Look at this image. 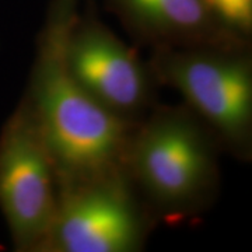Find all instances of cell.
<instances>
[{
  "label": "cell",
  "mask_w": 252,
  "mask_h": 252,
  "mask_svg": "<svg viewBox=\"0 0 252 252\" xmlns=\"http://www.w3.org/2000/svg\"><path fill=\"white\" fill-rule=\"evenodd\" d=\"M80 9L81 0L49 1L23 95L51 153L58 185L124 167L136 126L101 107L66 64V36Z\"/></svg>",
  "instance_id": "cell-1"
},
{
  "label": "cell",
  "mask_w": 252,
  "mask_h": 252,
  "mask_svg": "<svg viewBox=\"0 0 252 252\" xmlns=\"http://www.w3.org/2000/svg\"><path fill=\"white\" fill-rule=\"evenodd\" d=\"M221 146L198 115L156 104L129 137L124 168L157 223L205 213L220 189Z\"/></svg>",
  "instance_id": "cell-2"
},
{
  "label": "cell",
  "mask_w": 252,
  "mask_h": 252,
  "mask_svg": "<svg viewBox=\"0 0 252 252\" xmlns=\"http://www.w3.org/2000/svg\"><path fill=\"white\" fill-rule=\"evenodd\" d=\"M149 64L213 132L223 152L252 157V55L247 42L154 48Z\"/></svg>",
  "instance_id": "cell-3"
},
{
  "label": "cell",
  "mask_w": 252,
  "mask_h": 252,
  "mask_svg": "<svg viewBox=\"0 0 252 252\" xmlns=\"http://www.w3.org/2000/svg\"><path fill=\"white\" fill-rule=\"evenodd\" d=\"M157 224L125 168L58 185L41 252H137Z\"/></svg>",
  "instance_id": "cell-4"
},
{
  "label": "cell",
  "mask_w": 252,
  "mask_h": 252,
  "mask_svg": "<svg viewBox=\"0 0 252 252\" xmlns=\"http://www.w3.org/2000/svg\"><path fill=\"white\" fill-rule=\"evenodd\" d=\"M56 203L54 161L23 97L0 132V212L16 251H42Z\"/></svg>",
  "instance_id": "cell-5"
},
{
  "label": "cell",
  "mask_w": 252,
  "mask_h": 252,
  "mask_svg": "<svg viewBox=\"0 0 252 252\" xmlns=\"http://www.w3.org/2000/svg\"><path fill=\"white\" fill-rule=\"evenodd\" d=\"M64 61L81 87L115 117L137 124L157 104L149 62L101 21L94 0H84L64 42Z\"/></svg>",
  "instance_id": "cell-6"
},
{
  "label": "cell",
  "mask_w": 252,
  "mask_h": 252,
  "mask_svg": "<svg viewBox=\"0 0 252 252\" xmlns=\"http://www.w3.org/2000/svg\"><path fill=\"white\" fill-rule=\"evenodd\" d=\"M102 1L137 42L152 49L245 42L225 32L205 0Z\"/></svg>",
  "instance_id": "cell-7"
},
{
  "label": "cell",
  "mask_w": 252,
  "mask_h": 252,
  "mask_svg": "<svg viewBox=\"0 0 252 252\" xmlns=\"http://www.w3.org/2000/svg\"><path fill=\"white\" fill-rule=\"evenodd\" d=\"M225 32L250 42L252 36V0H205Z\"/></svg>",
  "instance_id": "cell-8"
}]
</instances>
